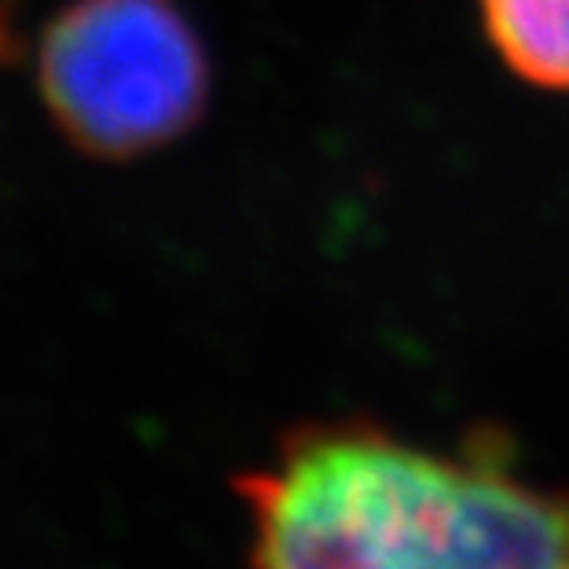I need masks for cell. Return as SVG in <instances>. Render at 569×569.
<instances>
[{"instance_id": "1", "label": "cell", "mask_w": 569, "mask_h": 569, "mask_svg": "<svg viewBox=\"0 0 569 569\" xmlns=\"http://www.w3.org/2000/svg\"><path fill=\"white\" fill-rule=\"evenodd\" d=\"M239 496L253 569H569V492L492 445L317 422L239 481Z\"/></svg>"}, {"instance_id": "2", "label": "cell", "mask_w": 569, "mask_h": 569, "mask_svg": "<svg viewBox=\"0 0 569 569\" xmlns=\"http://www.w3.org/2000/svg\"><path fill=\"white\" fill-rule=\"evenodd\" d=\"M210 84V56L177 0H70L41 33V100L89 159L129 162L188 137Z\"/></svg>"}, {"instance_id": "3", "label": "cell", "mask_w": 569, "mask_h": 569, "mask_svg": "<svg viewBox=\"0 0 569 569\" xmlns=\"http://www.w3.org/2000/svg\"><path fill=\"white\" fill-rule=\"evenodd\" d=\"M486 41L518 81L569 92V0H475Z\"/></svg>"}]
</instances>
